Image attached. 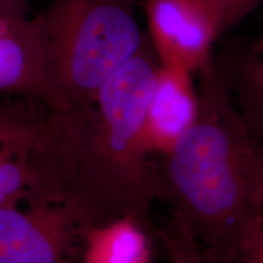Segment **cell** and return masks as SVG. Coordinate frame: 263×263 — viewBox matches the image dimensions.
I'll list each match as a JSON object with an SVG mask.
<instances>
[{
	"label": "cell",
	"mask_w": 263,
	"mask_h": 263,
	"mask_svg": "<svg viewBox=\"0 0 263 263\" xmlns=\"http://www.w3.org/2000/svg\"><path fill=\"white\" fill-rule=\"evenodd\" d=\"M161 65L145 34L90 104L45 107L29 150L27 197L62 207L84 230L132 218L156 238L160 192L144 118Z\"/></svg>",
	"instance_id": "1"
},
{
	"label": "cell",
	"mask_w": 263,
	"mask_h": 263,
	"mask_svg": "<svg viewBox=\"0 0 263 263\" xmlns=\"http://www.w3.org/2000/svg\"><path fill=\"white\" fill-rule=\"evenodd\" d=\"M199 112L154 160L160 200L209 263H236L263 227V164L216 57L196 73Z\"/></svg>",
	"instance_id": "2"
},
{
	"label": "cell",
	"mask_w": 263,
	"mask_h": 263,
	"mask_svg": "<svg viewBox=\"0 0 263 263\" xmlns=\"http://www.w3.org/2000/svg\"><path fill=\"white\" fill-rule=\"evenodd\" d=\"M140 0H50L34 16L51 87L68 108L93 101L139 49Z\"/></svg>",
	"instance_id": "3"
},
{
	"label": "cell",
	"mask_w": 263,
	"mask_h": 263,
	"mask_svg": "<svg viewBox=\"0 0 263 263\" xmlns=\"http://www.w3.org/2000/svg\"><path fill=\"white\" fill-rule=\"evenodd\" d=\"M0 209V263H82L85 230L62 207L27 197Z\"/></svg>",
	"instance_id": "4"
},
{
	"label": "cell",
	"mask_w": 263,
	"mask_h": 263,
	"mask_svg": "<svg viewBox=\"0 0 263 263\" xmlns=\"http://www.w3.org/2000/svg\"><path fill=\"white\" fill-rule=\"evenodd\" d=\"M161 64L196 74L212 61L221 37L213 0H140Z\"/></svg>",
	"instance_id": "5"
},
{
	"label": "cell",
	"mask_w": 263,
	"mask_h": 263,
	"mask_svg": "<svg viewBox=\"0 0 263 263\" xmlns=\"http://www.w3.org/2000/svg\"><path fill=\"white\" fill-rule=\"evenodd\" d=\"M192 72L161 65L144 118V139L153 155H166L195 123L197 88Z\"/></svg>",
	"instance_id": "6"
},
{
	"label": "cell",
	"mask_w": 263,
	"mask_h": 263,
	"mask_svg": "<svg viewBox=\"0 0 263 263\" xmlns=\"http://www.w3.org/2000/svg\"><path fill=\"white\" fill-rule=\"evenodd\" d=\"M0 93L37 101L50 110L68 108L49 82L33 17L16 20L0 34Z\"/></svg>",
	"instance_id": "7"
},
{
	"label": "cell",
	"mask_w": 263,
	"mask_h": 263,
	"mask_svg": "<svg viewBox=\"0 0 263 263\" xmlns=\"http://www.w3.org/2000/svg\"><path fill=\"white\" fill-rule=\"evenodd\" d=\"M42 104L28 99L0 104V209L22 205L28 194V157Z\"/></svg>",
	"instance_id": "8"
},
{
	"label": "cell",
	"mask_w": 263,
	"mask_h": 263,
	"mask_svg": "<svg viewBox=\"0 0 263 263\" xmlns=\"http://www.w3.org/2000/svg\"><path fill=\"white\" fill-rule=\"evenodd\" d=\"M215 57L228 78L249 134L254 141H263V57L252 44L236 39L226 43Z\"/></svg>",
	"instance_id": "9"
},
{
	"label": "cell",
	"mask_w": 263,
	"mask_h": 263,
	"mask_svg": "<svg viewBox=\"0 0 263 263\" xmlns=\"http://www.w3.org/2000/svg\"><path fill=\"white\" fill-rule=\"evenodd\" d=\"M153 239L132 218L93 227L84 232L82 263H150Z\"/></svg>",
	"instance_id": "10"
},
{
	"label": "cell",
	"mask_w": 263,
	"mask_h": 263,
	"mask_svg": "<svg viewBox=\"0 0 263 263\" xmlns=\"http://www.w3.org/2000/svg\"><path fill=\"white\" fill-rule=\"evenodd\" d=\"M156 238L162 242L171 263H209L188 229L173 216L157 227Z\"/></svg>",
	"instance_id": "11"
},
{
	"label": "cell",
	"mask_w": 263,
	"mask_h": 263,
	"mask_svg": "<svg viewBox=\"0 0 263 263\" xmlns=\"http://www.w3.org/2000/svg\"><path fill=\"white\" fill-rule=\"evenodd\" d=\"M263 0H213L221 37L251 14Z\"/></svg>",
	"instance_id": "12"
},
{
	"label": "cell",
	"mask_w": 263,
	"mask_h": 263,
	"mask_svg": "<svg viewBox=\"0 0 263 263\" xmlns=\"http://www.w3.org/2000/svg\"><path fill=\"white\" fill-rule=\"evenodd\" d=\"M255 146L263 164V141H255ZM236 263H263V227L246 254Z\"/></svg>",
	"instance_id": "13"
},
{
	"label": "cell",
	"mask_w": 263,
	"mask_h": 263,
	"mask_svg": "<svg viewBox=\"0 0 263 263\" xmlns=\"http://www.w3.org/2000/svg\"><path fill=\"white\" fill-rule=\"evenodd\" d=\"M31 0H0V14L10 18L28 17Z\"/></svg>",
	"instance_id": "14"
},
{
	"label": "cell",
	"mask_w": 263,
	"mask_h": 263,
	"mask_svg": "<svg viewBox=\"0 0 263 263\" xmlns=\"http://www.w3.org/2000/svg\"><path fill=\"white\" fill-rule=\"evenodd\" d=\"M17 18H10V17H6V16L0 14V34H2V33H4L8 28L11 27V25L14 24ZM18 20H21V18H18Z\"/></svg>",
	"instance_id": "15"
},
{
	"label": "cell",
	"mask_w": 263,
	"mask_h": 263,
	"mask_svg": "<svg viewBox=\"0 0 263 263\" xmlns=\"http://www.w3.org/2000/svg\"><path fill=\"white\" fill-rule=\"evenodd\" d=\"M252 48H254V50L257 52V54L262 55V57H263V29H262L261 35H259L258 41L252 44Z\"/></svg>",
	"instance_id": "16"
}]
</instances>
